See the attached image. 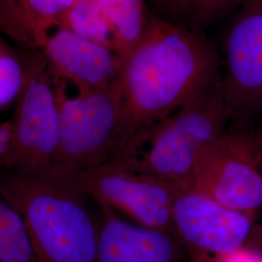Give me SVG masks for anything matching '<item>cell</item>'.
<instances>
[{
    "mask_svg": "<svg viewBox=\"0 0 262 262\" xmlns=\"http://www.w3.org/2000/svg\"><path fill=\"white\" fill-rule=\"evenodd\" d=\"M220 58L200 32L148 12L139 41L115 81L129 157L151 126L221 82Z\"/></svg>",
    "mask_w": 262,
    "mask_h": 262,
    "instance_id": "6da1fadb",
    "label": "cell"
},
{
    "mask_svg": "<svg viewBox=\"0 0 262 262\" xmlns=\"http://www.w3.org/2000/svg\"><path fill=\"white\" fill-rule=\"evenodd\" d=\"M0 175V194L25 221L36 262H95L99 216L77 177L56 169Z\"/></svg>",
    "mask_w": 262,
    "mask_h": 262,
    "instance_id": "7a4b0ae2",
    "label": "cell"
},
{
    "mask_svg": "<svg viewBox=\"0 0 262 262\" xmlns=\"http://www.w3.org/2000/svg\"><path fill=\"white\" fill-rule=\"evenodd\" d=\"M228 122L220 82L145 132L135 144L136 151L148 144L140 158L118 160L161 181L176 195L192 188L197 159L225 134Z\"/></svg>",
    "mask_w": 262,
    "mask_h": 262,
    "instance_id": "3957f363",
    "label": "cell"
},
{
    "mask_svg": "<svg viewBox=\"0 0 262 262\" xmlns=\"http://www.w3.org/2000/svg\"><path fill=\"white\" fill-rule=\"evenodd\" d=\"M59 80V139L52 168L77 177L126 154L121 101L115 83L69 95Z\"/></svg>",
    "mask_w": 262,
    "mask_h": 262,
    "instance_id": "277c9868",
    "label": "cell"
},
{
    "mask_svg": "<svg viewBox=\"0 0 262 262\" xmlns=\"http://www.w3.org/2000/svg\"><path fill=\"white\" fill-rule=\"evenodd\" d=\"M21 54L26 80L11 120L14 149L9 169L50 168L59 139V79L37 50L26 49Z\"/></svg>",
    "mask_w": 262,
    "mask_h": 262,
    "instance_id": "5b68a950",
    "label": "cell"
},
{
    "mask_svg": "<svg viewBox=\"0 0 262 262\" xmlns=\"http://www.w3.org/2000/svg\"><path fill=\"white\" fill-rule=\"evenodd\" d=\"M221 89L229 122L247 129L262 108V0H246L223 40Z\"/></svg>",
    "mask_w": 262,
    "mask_h": 262,
    "instance_id": "8992f818",
    "label": "cell"
},
{
    "mask_svg": "<svg viewBox=\"0 0 262 262\" xmlns=\"http://www.w3.org/2000/svg\"><path fill=\"white\" fill-rule=\"evenodd\" d=\"M192 188L228 208L258 214L262 174L255 165L254 137L234 127L207 147L197 159Z\"/></svg>",
    "mask_w": 262,
    "mask_h": 262,
    "instance_id": "52a82bcc",
    "label": "cell"
},
{
    "mask_svg": "<svg viewBox=\"0 0 262 262\" xmlns=\"http://www.w3.org/2000/svg\"><path fill=\"white\" fill-rule=\"evenodd\" d=\"M93 200L146 228L175 233L172 207L175 193L150 175L116 160L77 176ZM176 234V233H175Z\"/></svg>",
    "mask_w": 262,
    "mask_h": 262,
    "instance_id": "ba28073f",
    "label": "cell"
},
{
    "mask_svg": "<svg viewBox=\"0 0 262 262\" xmlns=\"http://www.w3.org/2000/svg\"><path fill=\"white\" fill-rule=\"evenodd\" d=\"M172 216L189 256L226 257L245 248L257 214L228 208L192 188L175 195Z\"/></svg>",
    "mask_w": 262,
    "mask_h": 262,
    "instance_id": "9c48e42d",
    "label": "cell"
},
{
    "mask_svg": "<svg viewBox=\"0 0 262 262\" xmlns=\"http://www.w3.org/2000/svg\"><path fill=\"white\" fill-rule=\"evenodd\" d=\"M39 52L54 75L78 92L112 85L121 66V58L112 49L61 27L49 34Z\"/></svg>",
    "mask_w": 262,
    "mask_h": 262,
    "instance_id": "30bf717a",
    "label": "cell"
},
{
    "mask_svg": "<svg viewBox=\"0 0 262 262\" xmlns=\"http://www.w3.org/2000/svg\"><path fill=\"white\" fill-rule=\"evenodd\" d=\"M100 211L95 262H188L177 234L143 227L105 207Z\"/></svg>",
    "mask_w": 262,
    "mask_h": 262,
    "instance_id": "8fae6325",
    "label": "cell"
},
{
    "mask_svg": "<svg viewBox=\"0 0 262 262\" xmlns=\"http://www.w3.org/2000/svg\"><path fill=\"white\" fill-rule=\"evenodd\" d=\"M75 0H0V31L39 51Z\"/></svg>",
    "mask_w": 262,
    "mask_h": 262,
    "instance_id": "7c38bea8",
    "label": "cell"
},
{
    "mask_svg": "<svg viewBox=\"0 0 262 262\" xmlns=\"http://www.w3.org/2000/svg\"><path fill=\"white\" fill-rule=\"evenodd\" d=\"M107 18L113 51L120 58L139 41L148 16L146 0H96Z\"/></svg>",
    "mask_w": 262,
    "mask_h": 262,
    "instance_id": "4fadbf2b",
    "label": "cell"
},
{
    "mask_svg": "<svg viewBox=\"0 0 262 262\" xmlns=\"http://www.w3.org/2000/svg\"><path fill=\"white\" fill-rule=\"evenodd\" d=\"M246 0H168L160 10L174 23L200 32L238 10Z\"/></svg>",
    "mask_w": 262,
    "mask_h": 262,
    "instance_id": "5bb4252c",
    "label": "cell"
},
{
    "mask_svg": "<svg viewBox=\"0 0 262 262\" xmlns=\"http://www.w3.org/2000/svg\"><path fill=\"white\" fill-rule=\"evenodd\" d=\"M0 262H36L24 219L1 194Z\"/></svg>",
    "mask_w": 262,
    "mask_h": 262,
    "instance_id": "9a60e30c",
    "label": "cell"
},
{
    "mask_svg": "<svg viewBox=\"0 0 262 262\" xmlns=\"http://www.w3.org/2000/svg\"><path fill=\"white\" fill-rule=\"evenodd\" d=\"M58 27L112 49L109 24L96 0H75L66 10Z\"/></svg>",
    "mask_w": 262,
    "mask_h": 262,
    "instance_id": "2e32d148",
    "label": "cell"
},
{
    "mask_svg": "<svg viewBox=\"0 0 262 262\" xmlns=\"http://www.w3.org/2000/svg\"><path fill=\"white\" fill-rule=\"evenodd\" d=\"M26 80V63L21 53L0 36V111L16 103Z\"/></svg>",
    "mask_w": 262,
    "mask_h": 262,
    "instance_id": "e0dca14e",
    "label": "cell"
},
{
    "mask_svg": "<svg viewBox=\"0 0 262 262\" xmlns=\"http://www.w3.org/2000/svg\"><path fill=\"white\" fill-rule=\"evenodd\" d=\"M14 149L12 121H0V166L9 169Z\"/></svg>",
    "mask_w": 262,
    "mask_h": 262,
    "instance_id": "ac0fdd59",
    "label": "cell"
},
{
    "mask_svg": "<svg viewBox=\"0 0 262 262\" xmlns=\"http://www.w3.org/2000/svg\"><path fill=\"white\" fill-rule=\"evenodd\" d=\"M244 249L255 253L262 259V222L254 224Z\"/></svg>",
    "mask_w": 262,
    "mask_h": 262,
    "instance_id": "d6986e66",
    "label": "cell"
},
{
    "mask_svg": "<svg viewBox=\"0 0 262 262\" xmlns=\"http://www.w3.org/2000/svg\"><path fill=\"white\" fill-rule=\"evenodd\" d=\"M254 160L256 167L262 174V135L254 138Z\"/></svg>",
    "mask_w": 262,
    "mask_h": 262,
    "instance_id": "ffe728a7",
    "label": "cell"
},
{
    "mask_svg": "<svg viewBox=\"0 0 262 262\" xmlns=\"http://www.w3.org/2000/svg\"><path fill=\"white\" fill-rule=\"evenodd\" d=\"M188 262H225V260L222 257H212V255L208 254H196L189 256Z\"/></svg>",
    "mask_w": 262,
    "mask_h": 262,
    "instance_id": "44dd1931",
    "label": "cell"
},
{
    "mask_svg": "<svg viewBox=\"0 0 262 262\" xmlns=\"http://www.w3.org/2000/svg\"><path fill=\"white\" fill-rule=\"evenodd\" d=\"M168 0H154V2L156 3V5L159 7V9L167 2Z\"/></svg>",
    "mask_w": 262,
    "mask_h": 262,
    "instance_id": "7402d4cb",
    "label": "cell"
},
{
    "mask_svg": "<svg viewBox=\"0 0 262 262\" xmlns=\"http://www.w3.org/2000/svg\"><path fill=\"white\" fill-rule=\"evenodd\" d=\"M257 217H261L262 219V209L258 212V214H257Z\"/></svg>",
    "mask_w": 262,
    "mask_h": 262,
    "instance_id": "603a6c76",
    "label": "cell"
}]
</instances>
